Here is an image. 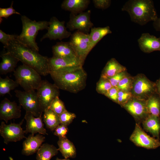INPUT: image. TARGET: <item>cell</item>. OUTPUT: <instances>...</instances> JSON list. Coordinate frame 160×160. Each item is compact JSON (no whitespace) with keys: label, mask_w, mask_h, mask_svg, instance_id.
<instances>
[{"label":"cell","mask_w":160,"mask_h":160,"mask_svg":"<svg viewBox=\"0 0 160 160\" xmlns=\"http://www.w3.org/2000/svg\"><path fill=\"white\" fill-rule=\"evenodd\" d=\"M129 139L137 146L148 149H155L160 146L159 139L148 135L140 124L137 123Z\"/></svg>","instance_id":"obj_11"},{"label":"cell","mask_w":160,"mask_h":160,"mask_svg":"<svg viewBox=\"0 0 160 160\" xmlns=\"http://www.w3.org/2000/svg\"><path fill=\"white\" fill-rule=\"evenodd\" d=\"M49 74L59 89L76 93L86 86L87 75L82 66L51 72Z\"/></svg>","instance_id":"obj_2"},{"label":"cell","mask_w":160,"mask_h":160,"mask_svg":"<svg viewBox=\"0 0 160 160\" xmlns=\"http://www.w3.org/2000/svg\"><path fill=\"white\" fill-rule=\"evenodd\" d=\"M121 106L126 110L134 119L136 123L140 124L149 115L146 100L132 97Z\"/></svg>","instance_id":"obj_9"},{"label":"cell","mask_w":160,"mask_h":160,"mask_svg":"<svg viewBox=\"0 0 160 160\" xmlns=\"http://www.w3.org/2000/svg\"><path fill=\"white\" fill-rule=\"evenodd\" d=\"M127 70L125 67L114 58H112L107 63L102 71L101 77L107 79Z\"/></svg>","instance_id":"obj_24"},{"label":"cell","mask_w":160,"mask_h":160,"mask_svg":"<svg viewBox=\"0 0 160 160\" xmlns=\"http://www.w3.org/2000/svg\"><path fill=\"white\" fill-rule=\"evenodd\" d=\"M45 137L43 135L38 134L36 135H30L23 143L22 154L29 156L37 152L45 141Z\"/></svg>","instance_id":"obj_17"},{"label":"cell","mask_w":160,"mask_h":160,"mask_svg":"<svg viewBox=\"0 0 160 160\" xmlns=\"http://www.w3.org/2000/svg\"><path fill=\"white\" fill-rule=\"evenodd\" d=\"M17 35L7 34L1 29L0 30V41L4 45V47L7 46L10 41L17 40Z\"/></svg>","instance_id":"obj_36"},{"label":"cell","mask_w":160,"mask_h":160,"mask_svg":"<svg viewBox=\"0 0 160 160\" xmlns=\"http://www.w3.org/2000/svg\"><path fill=\"white\" fill-rule=\"evenodd\" d=\"M38 99L43 111L49 107L53 100L59 96V89L54 84L46 80H42L37 90Z\"/></svg>","instance_id":"obj_10"},{"label":"cell","mask_w":160,"mask_h":160,"mask_svg":"<svg viewBox=\"0 0 160 160\" xmlns=\"http://www.w3.org/2000/svg\"><path fill=\"white\" fill-rule=\"evenodd\" d=\"M58 149L52 145L42 144L36 152L37 160H50L58 153Z\"/></svg>","instance_id":"obj_27"},{"label":"cell","mask_w":160,"mask_h":160,"mask_svg":"<svg viewBox=\"0 0 160 160\" xmlns=\"http://www.w3.org/2000/svg\"><path fill=\"white\" fill-rule=\"evenodd\" d=\"M43 117L46 127L53 131L60 124L59 116L50 109H45Z\"/></svg>","instance_id":"obj_28"},{"label":"cell","mask_w":160,"mask_h":160,"mask_svg":"<svg viewBox=\"0 0 160 160\" xmlns=\"http://www.w3.org/2000/svg\"><path fill=\"white\" fill-rule=\"evenodd\" d=\"M111 33L109 26L92 28L89 34L91 50L103 37Z\"/></svg>","instance_id":"obj_26"},{"label":"cell","mask_w":160,"mask_h":160,"mask_svg":"<svg viewBox=\"0 0 160 160\" xmlns=\"http://www.w3.org/2000/svg\"><path fill=\"white\" fill-rule=\"evenodd\" d=\"M69 42L83 65L87 56L91 51L89 34L77 31L71 34Z\"/></svg>","instance_id":"obj_8"},{"label":"cell","mask_w":160,"mask_h":160,"mask_svg":"<svg viewBox=\"0 0 160 160\" xmlns=\"http://www.w3.org/2000/svg\"><path fill=\"white\" fill-rule=\"evenodd\" d=\"M60 124L68 126L76 117V115L73 113L66 111L59 116Z\"/></svg>","instance_id":"obj_35"},{"label":"cell","mask_w":160,"mask_h":160,"mask_svg":"<svg viewBox=\"0 0 160 160\" xmlns=\"http://www.w3.org/2000/svg\"><path fill=\"white\" fill-rule=\"evenodd\" d=\"M56 160H70L69 159H60L58 158H57Z\"/></svg>","instance_id":"obj_44"},{"label":"cell","mask_w":160,"mask_h":160,"mask_svg":"<svg viewBox=\"0 0 160 160\" xmlns=\"http://www.w3.org/2000/svg\"><path fill=\"white\" fill-rule=\"evenodd\" d=\"M127 71L120 72L111 78L107 79L113 87H117L119 83L121 80L129 74Z\"/></svg>","instance_id":"obj_37"},{"label":"cell","mask_w":160,"mask_h":160,"mask_svg":"<svg viewBox=\"0 0 160 160\" xmlns=\"http://www.w3.org/2000/svg\"><path fill=\"white\" fill-rule=\"evenodd\" d=\"M24 119L18 124L11 122L6 124L2 121L0 126V134L3 138L4 143L7 144L10 142H16L26 137L24 135V130L21 127Z\"/></svg>","instance_id":"obj_12"},{"label":"cell","mask_w":160,"mask_h":160,"mask_svg":"<svg viewBox=\"0 0 160 160\" xmlns=\"http://www.w3.org/2000/svg\"><path fill=\"white\" fill-rule=\"evenodd\" d=\"M132 97L130 92L119 89L118 92V104L121 105L126 103Z\"/></svg>","instance_id":"obj_38"},{"label":"cell","mask_w":160,"mask_h":160,"mask_svg":"<svg viewBox=\"0 0 160 160\" xmlns=\"http://www.w3.org/2000/svg\"><path fill=\"white\" fill-rule=\"evenodd\" d=\"M15 92L20 105L26 112L31 113L36 117L42 116L43 111L35 90L26 91L15 90Z\"/></svg>","instance_id":"obj_7"},{"label":"cell","mask_w":160,"mask_h":160,"mask_svg":"<svg viewBox=\"0 0 160 160\" xmlns=\"http://www.w3.org/2000/svg\"><path fill=\"white\" fill-rule=\"evenodd\" d=\"M155 83L156 92L160 97V77Z\"/></svg>","instance_id":"obj_43"},{"label":"cell","mask_w":160,"mask_h":160,"mask_svg":"<svg viewBox=\"0 0 160 160\" xmlns=\"http://www.w3.org/2000/svg\"><path fill=\"white\" fill-rule=\"evenodd\" d=\"M21 106L15 101H11L7 98L1 101L0 104V119L7 123L13 119L20 118L21 116Z\"/></svg>","instance_id":"obj_15"},{"label":"cell","mask_w":160,"mask_h":160,"mask_svg":"<svg viewBox=\"0 0 160 160\" xmlns=\"http://www.w3.org/2000/svg\"><path fill=\"white\" fill-rule=\"evenodd\" d=\"M112 87L111 84L107 79L100 77L97 83L96 90L98 93L105 95Z\"/></svg>","instance_id":"obj_31"},{"label":"cell","mask_w":160,"mask_h":160,"mask_svg":"<svg viewBox=\"0 0 160 160\" xmlns=\"http://www.w3.org/2000/svg\"><path fill=\"white\" fill-rule=\"evenodd\" d=\"M68 132L67 126L60 124L55 129L54 134L58 136L59 138H63L66 137Z\"/></svg>","instance_id":"obj_39"},{"label":"cell","mask_w":160,"mask_h":160,"mask_svg":"<svg viewBox=\"0 0 160 160\" xmlns=\"http://www.w3.org/2000/svg\"><path fill=\"white\" fill-rule=\"evenodd\" d=\"M129 14L131 20L140 25L158 18L153 2L151 0H130L122 8Z\"/></svg>","instance_id":"obj_3"},{"label":"cell","mask_w":160,"mask_h":160,"mask_svg":"<svg viewBox=\"0 0 160 160\" xmlns=\"http://www.w3.org/2000/svg\"><path fill=\"white\" fill-rule=\"evenodd\" d=\"M93 2L96 8L104 9L109 7L111 1L110 0H93Z\"/></svg>","instance_id":"obj_40"},{"label":"cell","mask_w":160,"mask_h":160,"mask_svg":"<svg viewBox=\"0 0 160 160\" xmlns=\"http://www.w3.org/2000/svg\"><path fill=\"white\" fill-rule=\"evenodd\" d=\"M52 48L53 57L79 59L74 49L69 41L57 42L52 46Z\"/></svg>","instance_id":"obj_20"},{"label":"cell","mask_w":160,"mask_h":160,"mask_svg":"<svg viewBox=\"0 0 160 160\" xmlns=\"http://www.w3.org/2000/svg\"><path fill=\"white\" fill-rule=\"evenodd\" d=\"M19 85L18 83L10 79L8 76L4 78L0 77V96L9 94L11 96L10 92Z\"/></svg>","instance_id":"obj_30"},{"label":"cell","mask_w":160,"mask_h":160,"mask_svg":"<svg viewBox=\"0 0 160 160\" xmlns=\"http://www.w3.org/2000/svg\"><path fill=\"white\" fill-rule=\"evenodd\" d=\"M6 52L17 58L23 64L36 71L41 76L49 74V58L42 55L38 52L25 46L17 40L10 41L9 45L4 47Z\"/></svg>","instance_id":"obj_1"},{"label":"cell","mask_w":160,"mask_h":160,"mask_svg":"<svg viewBox=\"0 0 160 160\" xmlns=\"http://www.w3.org/2000/svg\"><path fill=\"white\" fill-rule=\"evenodd\" d=\"M58 150L65 159L75 158L76 153L75 147L73 143L66 137L59 138L57 142Z\"/></svg>","instance_id":"obj_25"},{"label":"cell","mask_w":160,"mask_h":160,"mask_svg":"<svg viewBox=\"0 0 160 160\" xmlns=\"http://www.w3.org/2000/svg\"><path fill=\"white\" fill-rule=\"evenodd\" d=\"M153 26L156 30L160 31V17L158 18L154 22Z\"/></svg>","instance_id":"obj_42"},{"label":"cell","mask_w":160,"mask_h":160,"mask_svg":"<svg viewBox=\"0 0 160 160\" xmlns=\"http://www.w3.org/2000/svg\"><path fill=\"white\" fill-rule=\"evenodd\" d=\"M119 89L117 87H112L105 96L113 101L118 104V92Z\"/></svg>","instance_id":"obj_41"},{"label":"cell","mask_w":160,"mask_h":160,"mask_svg":"<svg viewBox=\"0 0 160 160\" xmlns=\"http://www.w3.org/2000/svg\"><path fill=\"white\" fill-rule=\"evenodd\" d=\"M49 73L73 67L83 66L78 59H70L53 56L49 58Z\"/></svg>","instance_id":"obj_19"},{"label":"cell","mask_w":160,"mask_h":160,"mask_svg":"<svg viewBox=\"0 0 160 160\" xmlns=\"http://www.w3.org/2000/svg\"><path fill=\"white\" fill-rule=\"evenodd\" d=\"M141 124L144 130L159 140L160 117L149 114Z\"/></svg>","instance_id":"obj_22"},{"label":"cell","mask_w":160,"mask_h":160,"mask_svg":"<svg viewBox=\"0 0 160 160\" xmlns=\"http://www.w3.org/2000/svg\"><path fill=\"white\" fill-rule=\"evenodd\" d=\"M89 0H65L61 5L63 9L76 15L87 8L90 4Z\"/></svg>","instance_id":"obj_21"},{"label":"cell","mask_w":160,"mask_h":160,"mask_svg":"<svg viewBox=\"0 0 160 160\" xmlns=\"http://www.w3.org/2000/svg\"><path fill=\"white\" fill-rule=\"evenodd\" d=\"M0 57L2 59L0 64V74L4 75L12 72H14L19 61L6 52L1 53Z\"/></svg>","instance_id":"obj_23"},{"label":"cell","mask_w":160,"mask_h":160,"mask_svg":"<svg viewBox=\"0 0 160 160\" xmlns=\"http://www.w3.org/2000/svg\"><path fill=\"white\" fill-rule=\"evenodd\" d=\"M133 80V77L129 74L121 80L119 83L117 87L119 90L130 92Z\"/></svg>","instance_id":"obj_33"},{"label":"cell","mask_w":160,"mask_h":160,"mask_svg":"<svg viewBox=\"0 0 160 160\" xmlns=\"http://www.w3.org/2000/svg\"><path fill=\"white\" fill-rule=\"evenodd\" d=\"M156 92L155 83L150 81L144 74H138L133 77L130 91L133 97L146 100Z\"/></svg>","instance_id":"obj_6"},{"label":"cell","mask_w":160,"mask_h":160,"mask_svg":"<svg viewBox=\"0 0 160 160\" xmlns=\"http://www.w3.org/2000/svg\"><path fill=\"white\" fill-rule=\"evenodd\" d=\"M146 105L149 114L160 116V97L156 92L146 100Z\"/></svg>","instance_id":"obj_29"},{"label":"cell","mask_w":160,"mask_h":160,"mask_svg":"<svg viewBox=\"0 0 160 160\" xmlns=\"http://www.w3.org/2000/svg\"><path fill=\"white\" fill-rule=\"evenodd\" d=\"M90 10L76 15L71 13L66 27L71 31L77 30L85 33L89 34V32L93 26L90 20Z\"/></svg>","instance_id":"obj_13"},{"label":"cell","mask_w":160,"mask_h":160,"mask_svg":"<svg viewBox=\"0 0 160 160\" xmlns=\"http://www.w3.org/2000/svg\"><path fill=\"white\" fill-rule=\"evenodd\" d=\"M22 30L20 35L17 36V40L23 45L39 51V48L36 42V36L40 30H48L49 22L32 20L25 15L21 17Z\"/></svg>","instance_id":"obj_4"},{"label":"cell","mask_w":160,"mask_h":160,"mask_svg":"<svg viewBox=\"0 0 160 160\" xmlns=\"http://www.w3.org/2000/svg\"><path fill=\"white\" fill-rule=\"evenodd\" d=\"M16 81L25 91L37 90L42 80L41 75L35 69L23 64L14 72Z\"/></svg>","instance_id":"obj_5"},{"label":"cell","mask_w":160,"mask_h":160,"mask_svg":"<svg viewBox=\"0 0 160 160\" xmlns=\"http://www.w3.org/2000/svg\"><path fill=\"white\" fill-rule=\"evenodd\" d=\"M24 119L26 121L25 133H31L34 135L37 133L43 135H48L46 130L44 127L42 116L35 117L31 113L26 112Z\"/></svg>","instance_id":"obj_16"},{"label":"cell","mask_w":160,"mask_h":160,"mask_svg":"<svg viewBox=\"0 0 160 160\" xmlns=\"http://www.w3.org/2000/svg\"><path fill=\"white\" fill-rule=\"evenodd\" d=\"M138 42L140 49L144 52L148 53L160 51V37L157 38L148 33H143L138 40Z\"/></svg>","instance_id":"obj_18"},{"label":"cell","mask_w":160,"mask_h":160,"mask_svg":"<svg viewBox=\"0 0 160 160\" xmlns=\"http://www.w3.org/2000/svg\"><path fill=\"white\" fill-rule=\"evenodd\" d=\"M48 108L50 109L58 116L67 111L63 102L57 97L52 101Z\"/></svg>","instance_id":"obj_32"},{"label":"cell","mask_w":160,"mask_h":160,"mask_svg":"<svg viewBox=\"0 0 160 160\" xmlns=\"http://www.w3.org/2000/svg\"><path fill=\"white\" fill-rule=\"evenodd\" d=\"M49 22L47 32L41 38V41L46 38L50 40L62 39L68 38L71 35L65 26L64 21H60L56 17H51Z\"/></svg>","instance_id":"obj_14"},{"label":"cell","mask_w":160,"mask_h":160,"mask_svg":"<svg viewBox=\"0 0 160 160\" xmlns=\"http://www.w3.org/2000/svg\"><path fill=\"white\" fill-rule=\"evenodd\" d=\"M13 1L11 2L10 6L8 8H0V23L2 22V18H7L12 15L15 14L20 15V13L16 11L13 7Z\"/></svg>","instance_id":"obj_34"}]
</instances>
